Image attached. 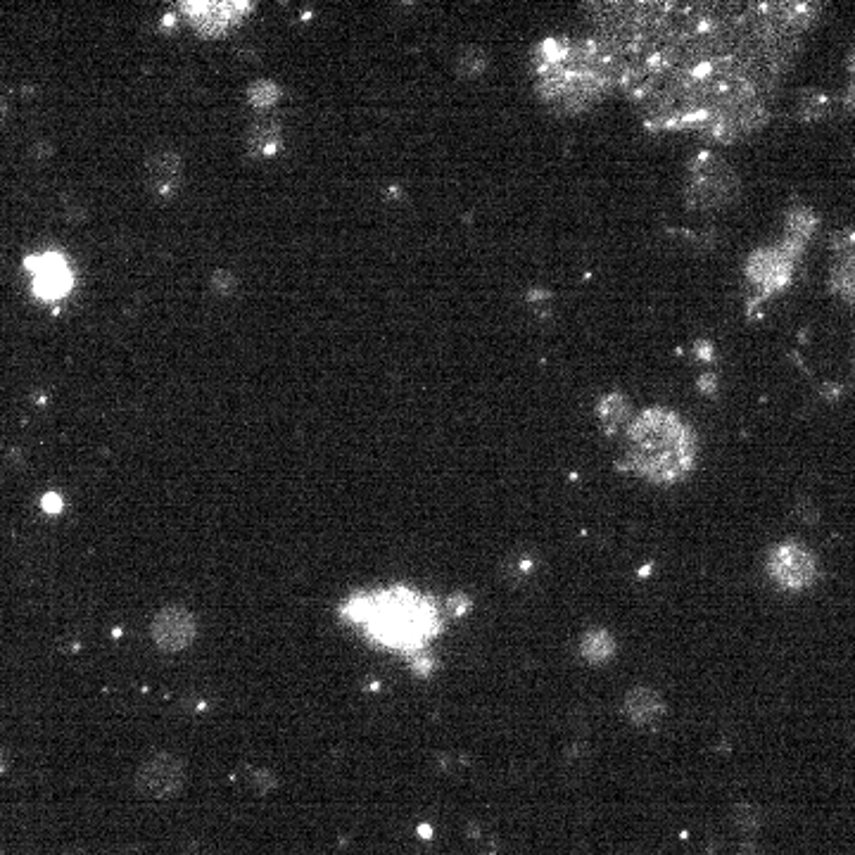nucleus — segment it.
<instances>
[{
	"label": "nucleus",
	"mask_w": 855,
	"mask_h": 855,
	"mask_svg": "<svg viewBox=\"0 0 855 855\" xmlns=\"http://www.w3.org/2000/svg\"><path fill=\"white\" fill-rule=\"evenodd\" d=\"M696 464V437L680 414L649 407L627 428L625 466L654 485H673Z\"/></svg>",
	"instance_id": "obj_1"
},
{
	"label": "nucleus",
	"mask_w": 855,
	"mask_h": 855,
	"mask_svg": "<svg viewBox=\"0 0 855 855\" xmlns=\"http://www.w3.org/2000/svg\"><path fill=\"white\" fill-rule=\"evenodd\" d=\"M440 627L435 606L418 599L411 592H392L388 601L380 604L373 632L380 642L392 646H418L426 637H433Z\"/></svg>",
	"instance_id": "obj_2"
},
{
	"label": "nucleus",
	"mask_w": 855,
	"mask_h": 855,
	"mask_svg": "<svg viewBox=\"0 0 855 855\" xmlns=\"http://www.w3.org/2000/svg\"><path fill=\"white\" fill-rule=\"evenodd\" d=\"M739 176L730 164L715 152H701L689 164L684 200L689 209L711 212L732 205L739 198Z\"/></svg>",
	"instance_id": "obj_3"
},
{
	"label": "nucleus",
	"mask_w": 855,
	"mask_h": 855,
	"mask_svg": "<svg viewBox=\"0 0 855 855\" xmlns=\"http://www.w3.org/2000/svg\"><path fill=\"white\" fill-rule=\"evenodd\" d=\"M186 763L174 753H155L145 760L133 777V787L138 796L148 801H169L176 798L186 787Z\"/></svg>",
	"instance_id": "obj_4"
},
{
	"label": "nucleus",
	"mask_w": 855,
	"mask_h": 855,
	"mask_svg": "<svg viewBox=\"0 0 855 855\" xmlns=\"http://www.w3.org/2000/svg\"><path fill=\"white\" fill-rule=\"evenodd\" d=\"M768 573L782 589L789 592H801L815 585L820 566H817L815 554L801 542H782L770 551Z\"/></svg>",
	"instance_id": "obj_5"
},
{
	"label": "nucleus",
	"mask_w": 855,
	"mask_h": 855,
	"mask_svg": "<svg viewBox=\"0 0 855 855\" xmlns=\"http://www.w3.org/2000/svg\"><path fill=\"white\" fill-rule=\"evenodd\" d=\"M798 259L801 257L791 252L784 243L760 247L749 257L746 276L763 295L779 293V290H784L791 283Z\"/></svg>",
	"instance_id": "obj_6"
},
{
	"label": "nucleus",
	"mask_w": 855,
	"mask_h": 855,
	"mask_svg": "<svg viewBox=\"0 0 855 855\" xmlns=\"http://www.w3.org/2000/svg\"><path fill=\"white\" fill-rule=\"evenodd\" d=\"M150 635L164 654H181L198 637V623L186 606H164L152 618Z\"/></svg>",
	"instance_id": "obj_7"
},
{
	"label": "nucleus",
	"mask_w": 855,
	"mask_h": 855,
	"mask_svg": "<svg viewBox=\"0 0 855 855\" xmlns=\"http://www.w3.org/2000/svg\"><path fill=\"white\" fill-rule=\"evenodd\" d=\"M181 174H183V162L179 152L160 148L145 160L143 181H145V188H148L155 198L169 200L171 195L179 190Z\"/></svg>",
	"instance_id": "obj_8"
},
{
	"label": "nucleus",
	"mask_w": 855,
	"mask_h": 855,
	"mask_svg": "<svg viewBox=\"0 0 855 855\" xmlns=\"http://www.w3.org/2000/svg\"><path fill=\"white\" fill-rule=\"evenodd\" d=\"M834 262L829 271V288L848 304H855V233H841L832 240Z\"/></svg>",
	"instance_id": "obj_9"
},
{
	"label": "nucleus",
	"mask_w": 855,
	"mask_h": 855,
	"mask_svg": "<svg viewBox=\"0 0 855 855\" xmlns=\"http://www.w3.org/2000/svg\"><path fill=\"white\" fill-rule=\"evenodd\" d=\"M623 713L632 725L649 727V725H656V722L665 715V701L661 694L654 692V689L635 687L625 696Z\"/></svg>",
	"instance_id": "obj_10"
},
{
	"label": "nucleus",
	"mask_w": 855,
	"mask_h": 855,
	"mask_svg": "<svg viewBox=\"0 0 855 855\" xmlns=\"http://www.w3.org/2000/svg\"><path fill=\"white\" fill-rule=\"evenodd\" d=\"M815 228H817V217H815L813 209H808L803 205H794L787 214V224H784L782 243L787 245L791 252H796V255L801 257L803 250H806L808 240L813 238Z\"/></svg>",
	"instance_id": "obj_11"
},
{
	"label": "nucleus",
	"mask_w": 855,
	"mask_h": 855,
	"mask_svg": "<svg viewBox=\"0 0 855 855\" xmlns=\"http://www.w3.org/2000/svg\"><path fill=\"white\" fill-rule=\"evenodd\" d=\"M597 418L601 423V428L606 430L608 435H616L618 430H627L630 428V423L635 421V416H632V404L630 399L625 395H620V392H608L599 399L597 404Z\"/></svg>",
	"instance_id": "obj_12"
},
{
	"label": "nucleus",
	"mask_w": 855,
	"mask_h": 855,
	"mask_svg": "<svg viewBox=\"0 0 855 855\" xmlns=\"http://www.w3.org/2000/svg\"><path fill=\"white\" fill-rule=\"evenodd\" d=\"M247 152L252 157H271L281 150V124L271 119H259L247 131Z\"/></svg>",
	"instance_id": "obj_13"
},
{
	"label": "nucleus",
	"mask_w": 855,
	"mask_h": 855,
	"mask_svg": "<svg viewBox=\"0 0 855 855\" xmlns=\"http://www.w3.org/2000/svg\"><path fill=\"white\" fill-rule=\"evenodd\" d=\"M580 656L582 661L592 663V665H601L608 663L613 656H616L618 644L616 639L608 630H601V627H594V630L585 632V635L580 637Z\"/></svg>",
	"instance_id": "obj_14"
},
{
	"label": "nucleus",
	"mask_w": 855,
	"mask_h": 855,
	"mask_svg": "<svg viewBox=\"0 0 855 855\" xmlns=\"http://www.w3.org/2000/svg\"><path fill=\"white\" fill-rule=\"evenodd\" d=\"M67 285H69V278L65 274V269H62V264L57 262V259H46L41 266V271H38V281H36L38 293L60 295Z\"/></svg>",
	"instance_id": "obj_15"
},
{
	"label": "nucleus",
	"mask_w": 855,
	"mask_h": 855,
	"mask_svg": "<svg viewBox=\"0 0 855 855\" xmlns=\"http://www.w3.org/2000/svg\"><path fill=\"white\" fill-rule=\"evenodd\" d=\"M485 67H487V55L475 46L464 48L459 53V57H456V72L461 76H468V79H471V76L483 74Z\"/></svg>",
	"instance_id": "obj_16"
},
{
	"label": "nucleus",
	"mask_w": 855,
	"mask_h": 855,
	"mask_svg": "<svg viewBox=\"0 0 855 855\" xmlns=\"http://www.w3.org/2000/svg\"><path fill=\"white\" fill-rule=\"evenodd\" d=\"M281 98V88L274 81H255L247 88V100L252 107H271Z\"/></svg>",
	"instance_id": "obj_17"
},
{
	"label": "nucleus",
	"mask_w": 855,
	"mask_h": 855,
	"mask_svg": "<svg viewBox=\"0 0 855 855\" xmlns=\"http://www.w3.org/2000/svg\"><path fill=\"white\" fill-rule=\"evenodd\" d=\"M247 782H250L252 791L257 794H269L278 787V779L271 770H250L247 772Z\"/></svg>",
	"instance_id": "obj_18"
},
{
	"label": "nucleus",
	"mask_w": 855,
	"mask_h": 855,
	"mask_svg": "<svg viewBox=\"0 0 855 855\" xmlns=\"http://www.w3.org/2000/svg\"><path fill=\"white\" fill-rule=\"evenodd\" d=\"M238 290V278L231 271H214L212 276V293L228 297Z\"/></svg>",
	"instance_id": "obj_19"
},
{
	"label": "nucleus",
	"mask_w": 855,
	"mask_h": 855,
	"mask_svg": "<svg viewBox=\"0 0 855 855\" xmlns=\"http://www.w3.org/2000/svg\"><path fill=\"white\" fill-rule=\"evenodd\" d=\"M801 107H803V117L817 119L827 112V98H822V95L817 93H810V100H806Z\"/></svg>",
	"instance_id": "obj_20"
},
{
	"label": "nucleus",
	"mask_w": 855,
	"mask_h": 855,
	"mask_svg": "<svg viewBox=\"0 0 855 855\" xmlns=\"http://www.w3.org/2000/svg\"><path fill=\"white\" fill-rule=\"evenodd\" d=\"M471 599L466 597V594H456V597L449 599V613H452L454 618H464L468 611H471Z\"/></svg>",
	"instance_id": "obj_21"
},
{
	"label": "nucleus",
	"mask_w": 855,
	"mask_h": 855,
	"mask_svg": "<svg viewBox=\"0 0 855 855\" xmlns=\"http://www.w3.org/2000/svg\"><path fill=\"white\" fill-rule=\"evenodd\" d=\"M734 820H737V825L741 829H746V832H749V829H756V825H758L756 810H751V808H737V815H734Z\"/></svg>",
	"instance_id": "obj_22"
},
{
	"label": "nucleus",
	"mask_w": 855,
	"mask_h": 855,
	"mask_svg": "<svg viewBox=\"0 0 855 855\" xmlns=\"http://www.w3.org/2000/svg\"><path fill=\"white\" fill-rule=\"evenodd\" d=\"M29 155L34 162H46V160H50V155H53V145L46 143V141H38L34 148H31Z\"/></svg>",
	"instance_id": "obj_23"
},
{
	"label": "nucleus",
	"mask_w": 855,
	"mask_h": 855,
	"mask_svg": "<svg viewBox=\"0 0 855 855\" xmlns=\"http://www.w3.org/2000/svg\"><path fill=\"white\" fill-rule=\"evenodd\" d=\"M414 670L421 677H428L430 670H433V661H430V658H426V656H418L414 661Z\"/></svg>",
	"instance_id": "obj_24"
},
{
	"label": "nucleus",
	"mask_w": 855,
	"mask_h": 855,
	"mask_svg": "<svg viewBox=\"0 0 855 855\" xmlns=\"http://www.w3.org/2000/svg\"><path fill=\"white\" fill-rule=\"evenodd\" d=\"M43 509L50 513H57L62 509V499L57 497V494H46V497H43Z\"/></svg>",
	"instance_id": "obj_25"
},
{
	"label": "nucleus",
	"mask_w": 855,
	"mask_h": 855,
	"mask_svg": "<svg viewBox=\"0 0 855 855\" xmlns=\"http://www.w3.org/2000/svg\"><path fill=\"white\" fill-rule=\"evenodd\" d=\"M846 107H848V112L855 114V79H851V84H848V91H846Z\"/></svg>",
	"instance_id": "obj_26"
},
{
	"label": "nucleus",
	"mask_w": 855,
	"mask_h": 855,
	"mask_svg": "<svg viewBox=\"0 0 855 855\" xmlns=\"http://www.w3.org/2000/svg\"><path fill=\"white\" fill-rule=\"evenodd\" d=\"M848 72H851V79H855V50L848 57Z\"/></svg>",
	"instance_id": "obj_27"
},
{
	"label": "nucleus",
	"mask_w": 855,
	"mask_h": 855,
	"mask_svg": "<svg viewBox=\"0 0 855 855\" xmlns=\"http://www.w3.org/2000/svg\"><path fill=\"white\" fill-rule=\"evenodd\" d=\"M418 832H421V836H426V839H428V836L433 834V829H430L428 825H421V829H418Z\"/></svg>",
	"instance_id": "obj_28"
},
{
	"label": "nucleus",
	"mask_w": 855,
	"mask_h": 855,
	"mask_svg": "<svg viewBox=\"0 0 855 855\" xmlns=\"http://www.w3.org/2000/svg\"><path fill=\"white\" fill-rule=\"evenodd\" d=\"M853 361H855V342H853Z\"/></svg>",
	"instance_id": "obj_29"
}]
</instances>
